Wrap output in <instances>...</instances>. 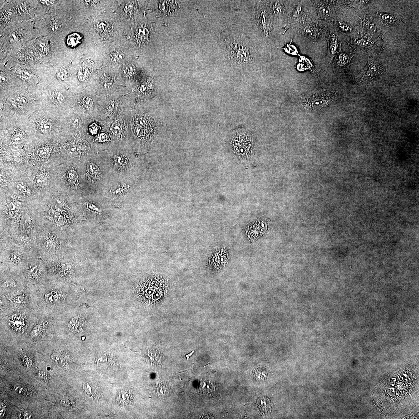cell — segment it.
Here are the masks:
<instances>
[{
	"instance_id": "cell-14",
	"label": "cell",
	"mask_w": 419,
	"mask_h": 419,
	"mask_svg": "<svg viewBox=\"0 0 419 419\" xmlns=\"http://www.w3.org/2000/svg\"><path fill=\"white\" fill-rule=\"evenodd\" d=\"M353 55L351 53H345L339 50L336 59V65L340 67L347 66L350 63Z\"/></svg>"
},
{
	"instance_id": "cell-38",
	"label": "cell",
	"mask_w": 419,
	"mask_h": 419,
	"mask_svg": "<svg viewBox=\"0 0 419 419\" xmlns=\"http://www.w3.org/2000/svg\"><path fill=\"white\" fill-rule=\"evenodd\" d=\"M12 140L13 143L16 144L21 143L22 140L21 136L19 134H17V135L14 136Z\"/></svg>"
},
{
	"instance_id": "cell-25",
	"label": "cell",
	"mask_w": 419,
	"mask_h": 419,
	"mask_svg": "<svg viewBox=\"0 0 419 419\" xmlns=\"http://www.w3.org/2000/svg\"><path fill=\"white\" fill-rule=\"evenodd\" d=\"M111 129L113 135L118 136L120 135L122 131V126L120 122L117 121L112 125Z\"/></svg>"
},
{
	"instance_id": "cell-54",
	"label": "cell",
	"mask_w": 419,
	"mask_h": 419,
	"mask_svg": "<svg viewBox=\"0 0 419 419\" xmlns=\"http://www.w3.org/2000/svg\"><path fill=\"white\" fill-rule=\"evenodd\" d=\"M406 381H407V379H406Z\"/></svg>"
},
{
	"instance_id": "cell-37",
	"label": "cell",
	"mask_w": 419,
	"mask_h": 419,
	"mask_svg": "<svg viewBox=\"0 0 419 419\" xmlns=\"http://www.w3.org/2000/svg\"><path fill=\"white\" fill-rule=\"evenodd\" d=\"M17 189L20 192H23L26 189V186L25 183L23 182H20L17 183L16 185Z\"/></svg>"
},
{
	"instance_id": "cell-12",
	"label": "cell",
	"mask_w": 419,
	"mask_h": 419,
	"mask_svg": "<svg viewBox=\"0 0 419 419\" xmlns=\"http://www.w3.org/2000/svg\"><path fill=\"white\" fill-rule=\"evenodd\" d=\"M331 1H321L317 6V11L319 17L322 19H328L331 17L333 12Z\"/></svg>"
},
{
	"instance_id": "cell-2",
	"label": "cell",
	"mask_w": 419,
	"mask_h": 419,
	"mask_svg": "<svg viewBox=\"0 0 419 419\" xmlns=\"http://www.w3.org/2000/svg\"><path fill=\"white\" fill-rule=\"evenodd\" d=\"M61 234L48 227H39L35 236L33 250L45 261L65 255Z\"/></svg>"
},
{
	"instance_id": "cell-50",
	"label": "cell",
	"mask_w": 419,
	"mask_h": 419,
	"mask_svg": "<svg viewBox=\"0 0 419 419\" xmlns=\"http://www.w3.org/2000/svg\"><path fill=\"white\" fill-rule=\"evenodd\" d=\"M403 375H404V377H407V374H403Z\"/></svg>"
},
{
	"instance_id": "cell-1",
	"label": "cell",
	"mask_w": 419,
	"mask_h": 419,
	"mask_svg": "<svg viewBox=\"0 0 419 419\" xmlns=\"http://www.w3.org/2000/svg\"><path fill=\"white\" fill-rule=\"evenodd\" d=\"M68 284L48 280L34 290L36 310L39 314L56 317L65 310L69 295Z\"/></svg>"
},
{
	"instance_id": "cell-41",
	"label": "cell",
	"mask_w": 419,
	"mask_h": 419,
	"mask_svg": "<svg viewBox=\"0 0 419 419\" xmlns=\"http://www.w3.org/2000/svg\"><path fill=\"white\" fill-rule=\"evenodd\" d=\"M56 97L58 102H60V103H62V102H64V97L61 93H60V92L56 93Z\"/></svg>"
},
{
	"instance_id": "cell-42",
	"label": "cell",
	"mask_w": 419,
	"mask_h": 419,
	"mask_svg": "<svg viewBox=\"0 0 419 419\" xmlns=\"http://www.w3.org/2000/svg\"><path fill=\"white\" fill-rule=\"evenodd\" d=\"M51 357L52 359H53L55 361L57 362V363H59V362H60L61 361V357L60 356V355H58L57 354H53V355H52Z\"/></svg>"
},
{
	"instance_id": "cell-27",
	"label": "cell",
	"mask_w": 419,
	"mask_h": 419,
	"mask_svg": "<svg viewBox=\"0 0 419 419\" xmlns=\"http://www.w3.org/2000/svg\"><path fill=\"white\" fill-rule=\"evenodd\" d=\"M337 26L343 32L349 33L352 31V28L348 23L341 21H338L336 23Z\"/></svg>"
},
{
	"instance_id": "cell-52",
	"label": "cell",
	"mask_w": 419,
	"mask_h": 419,
	"mask_svg": "<svg viewBox=\"0 0 419 419\" xmlns=\"http://www.w3.org/2000/svg\"><path fill=\"white\" fill-rule=\"evenodd\" d=\"M394 392H395V390H393V393H394Z\"/></svg>"
},
{
	"instance_id": "cell-15",
	"label": "cell",
	"mask_w": 419,
	"mask_h": 419,
	"mask_svg": "<svg viewBox=\"0 0 419 419\" xmlns=\"http://www.w3.org/2000/svg\"><path fill=\"white\" fill-rule=\"evenodd\" d=\"M149 34V32L147 28L141 27L136 30L135 38L139 43L143 44L148 40Z\"/></svg>"
},
{
	"instance_id": "cell-44",
	"label": "cell",
	"mask_w": 419,
	"mask_h": 419,
	"mask_svg": "<svg viewBox=\"0 0 419 419\" xmlns=\"http://www.w3.org/2000/svg\"><path fill=\"white\" fill-rule=\"evenodd\" d=\"M57 75L58 77L61 79L63 80L65 78L66 74L65 73L64 70H61L60 69V70L58 71L57 73Z\"/></svg>"
},
{
	"instance_id": "cell-39",
	"label": "cell",
	"mask_w": 419,
	"mask_h": 419,
	"mask_svg": "<svg viewBox=\"0 0 419 419\" xmlns=\"http://www.w3.org/2000/svg\"><path fill=\"white\" fill-rule=\"evenodd\" d=\"M70 122L74 127H77L79 126V121L78 118H77L76 117H74L71 119Z\"/></svg>"
},
{
	"instance_id": "cell-48",
	"label": "cell",
	"mask_w": 419,
	"mask_h": 419,
	"mask_svg": "<svg viewBox=\"0 0 419 419\" xmlns=\"http://www.w3.org/2000/svg\"><path fill=\"white\" fill-rule=\"evenodd\" d=\"M6 409L5 407L1 406V418L4 416L5 413Z\"/></svg>"
},
{
	"instance_id": "cell-9",
	"label": "cell",
	"mask_w": 419,
	"mask_h": 419,
	"mask_svg": "<svg viewBox=\"0 0 419 419\" xmlns=\"http://www.w3.org/2000/svg\"><path fill=\"white\" fill-rule=\"evenodd\" d=\"M302 26V34L308 38L314 41L320 37L321 30L317 24L310 21H303Z\"/></svg>"
},
{
	"instance_id": "cell-35",
	"label": "cell",
	"mask_w": 419,
	"mask_h": 419,
	"mask_svg": "<svg viewBox=\"0 0 419 419\" xmlns=\"http://www.w3.org/2000/svg\"><path fill=\"white\" fill-rule=\"evenodd\" d=\"M66 176H67L68 179L72 181H76L78 178V174L74 170H69Z\"/></svg>"
},
{
	"instance_id": "cell-31",
	"label": "cell",
	"mask_w": 419,
	"mask_h": 419,
	"mask_svg": "<svg viewBox=\"0 0 419 419\" xmlns=\"http://www.w3.org/2000/svg\"><path fill=\"white\" fill-rule=\"evenodd\" d=\"M40 129L43 133L44 134H48L51 131L52 125L49 121H45V122L42 123L41 125Z\"/></svg>"
},
{
	"instance_id": "cell-43",
	"label": "cell",
	"mask_w": 419,
	"mask_h": 419,
	"mask_svg": "<svg viewBox=\"0 0 419 419\" xmlns=\"http://www.w3.org/2000/svg\"><path fill=\"white\" fill-rule=\"evenodd\" d=\"M115 163L117 164L116 165L118 166L122 165L123 162L124 163L122 162V161H124V160L122 159V158L120 156H115Z\"/></svg>"
},
{
	"instance_id": "cell-29",
	"label": "cell",
	"mask_w": 419,
	"mask_h": 419,
	"mask_svg": "<svg viewBox=\"0 0 419 419\" xmlns=\"http://www.w3.org/2000/svg\"><path fill=\"white\" fill-rule=\"evenodd\" d=\"M35 181L37 185L44 186L47 184V179L45 175H39L36 177Z\"/></svg>"
},
{
	"instance_id": "cell-13",
	"label": "cell",
	"mask_w": 419,
	"mask_h": 419,
	"mask_svg": "<svg viewBox=\"0 0 419 419\" xmlns=\"http://www.w3.org/2000/svg\"><path fill=\"white\" fill-rule=\"evenodd\" d=\"M329 50L332 57H333L338 51L339 42L336 33L332 31L328 38Z\"/></svg>"
},
{
	"instance_id": "cell-11",
	"label": "cell",
	"mask_w": 419,
	"mask_h": 419,
	"mask_svg": "<svg viewBox=\"0 0 419 419\" xmlns=\"http://www.w3.org/2000/svg\"><path fill=\"white\" fill-rule=\"evenodd\" d=\"M259 25L262 34L265 38L269 37L271 32V24L268 14L262 11L259 16Z\"/></svg>"
},
{
	"instance_id": "cell-45",
	"label": "cell",
	"mask_w": 419,
	"mask_h": 419,
	"mask_svg": "<svg viewBox=\"0 0 419 419\" xmlns=\"http://www.w3.org/2000/svg\"><path fill=\"white\" fill-rule=\"evenodd\" d=\"M40 2L41 3H42V4L44 5L50 6V5H52V4H54L56 1H43V0L42 1V0H41V1H40Z\"/></svg>"
},
{
	"instance_id": "cell-17",
	"label": "cell",
	"mask_w": 419,
	"mask_h": 419,
	"mask_svg": "<svg viewBox=\"0 0 419 419\" xmlns=\"http://www.w3.org/2000/svg\"><path fill=\"white\" fill-rule=\"evenodd\" d=\"M83 39V36L81 34L78 33H74L68 36L66 40V44L70 47H75L81 43Z\"/></svg>"
},
{
	"instance_id": "cell-24",
	"label": "cell",
	"mask_w": 419,
	"mask_h": 419,
	"mask_svg": "<svg viewBox=\"0 0 419 419\" xmlns=\"http://www.w3.org/2000/svg\"><path fill=\"white\" fill-rule=\"evenodd\" d=\"M124 54L120 51H115L113 52L110 55L111 61L113 63L119 62L122 61L124 58Z\"/></svg>"
},
{
	"instance_id": "cell-4",
	"label": "cell",
	"mask_w": 419,
	"mask_h": 419,
	"mask_svg": "<svg viewBox=\"0 0 419 419\" xmlns=\"http://www.w3.org/2000/svg\"><path fill=\"white\" fill-rule=\"evenodd\" d=\"M27 287L36 290L48 280L45 261L34 252L21 274Z\"/></svg>"
},
{
	"instance_id": "cell-8",
	"label": "cell",
	"mask_w": 419,
	"mask_h": 419,
	"mask_svg": "<svg viewBox=\"0 0 419 419\" xmlns=\"http://www.w3.org/2000/svg\"><path fill=\"white\" fill-rule=\"evenodd\" d=\"M383 65L372 63L368 64L363 70L362 78L365 80H371L377 78L385 70Z\"/></svg>"
},
{
	"instance_id": "cell-5",
	"label": "cell",
	"mask_w": 419,
	"mask_h": 419,
	"mask_svg": "<svg viewBox=\"0 0 419 419\" xmlns=\"http://www.w3.org/2000/svg\"><path fill=\"white\" fill-rule=\"evenodd\" d=\"M28 309L36 310L34 290L28 287L13 293L1 295V311Z\"/></svg>"
},
{
	"instance_id": "cell-47",
	"label": "cell",
	"mask_w": 419,
	"mask_h": 419,
	"mask_svg": "<svg viewBox=\"0 0 419 419\" xmlns=\"http://www.w3.org/2000/svg\"><path fill=\"white\" fill-rule=\"evenodd\" d=\"M27 103V100L26 98L24 97L21 98V104L22 105L25 106L26 105Z\"/></svg>"
},
{
	"instance_id": "cell-51",
	"label": "cell",
	"mask_w": 419,
	"mask_h": 419,
	"mask_svg": "<svg viewBox=\"0 0 419 419\" xmlns=\"http://www.w3.org/2000/svg\"><path fill=\"white\" fill-rule=\"evenodd\" d=\"M391 385H392V387H393V386H394V384H391Z\"/></svg>"
},
{
	"instance_id": "cell-26",
	"label": "cell",
	"mask_w": 419,
	"mask_h": 419,
	"mask_svg": "<svg viewBox=\"0 0 419 419\" xmlns=\"http://www.w3.org/2000/svg\"><path fill=\"white\" fill-rule=\"evenodd\" d=\"M272 6V10L274 14L278 16H280L283 13L284 9L283 8V6L279 2H276L273 4Z\"/></svg>"
},
{
	"instance_id": "cell-49",
	"label": "cell",
	"mask_w": 419,
	"mask_h": 419,
	"mask_svg": "<svg viewBox=\"0 0 419 419\" xmlns=\"http://www.w3.org/2000/svg\"><path fill=\"white\" fill-rule=\"evenodd\" d=\"M15 102L18 104H21V98L17 97L15 99Z\"/></svg>"
},
{
	"instance_id": "cell-40",
	"label": "cell",
	"mask_w": 419,
	"mask_h": 419,
	"mask_svg": "<svg viewBox=\"0 0 419 419\" xmlns=\"http://www.w3.org/2000/svg\"><path fill=\"white\" fill-rule=\"evenodd\" d=\"M133 9V4L131 2L126 3L124 7V10L126 12H129Z\"/></svg>"
},
{
	"instance_id": "cell-36",
	"label": "cell",
	"mask_w": 419,
	"mask_h": 419,
	"mask_svg": "<svg viewBox=\"0 0 419 419\" xmlns=\"http://www.w3.org/2000/svg\"><path fill=\"white\" fill-rule=\"evenodd\" d=\"M58 28L59 26L58 23L55 21L51 22L49 26V29L51 32H55V31H57Z\"/></svg>"
},
{
	"instance_id": "cell-7",
	"label": "cell",
	"mask_w": 419,
	"mask_h": 419,
	"mask_svg": "<svg viewBox=\"0 0 419 419\" xmlns=\"http://www.w3.org/2000/svg\"><path fill=\"white\" fill-rule=\"evenodd\" d=\"M228 45L231 59L234 62L239 64H245L251 61L249 49L242 42L231 40L228 42Z\"/></svg>"
},
{
	"instance_id": "cell-16",
	"label": "cell",
	"mask_w": 419,
	"mask_h": 419,
	"mask_svg": "<svg viewBox=\"0 0 419 419\" xmlns=\"http://www.w3.org/2000/svg\"><path fill=\"white\" fill-rule=\"evenodd\" d=\"M304 8L302 4H298L293 9L291 16L290 20L292 24L296 23V22L301 19L304 14Z\"/></svg>"
},
{
	"instance_id": "cell-33",
	"label": "cell",
	"mask_w": 419,
	"mask_h": 419,
	"mask_svg": "<svg viewBox=\"0 0 419 419\" xmlns=\"http://www.w3.org/2000/svg\"><path fill=\"white\" fill-rule=\"evenodd\" d=\"M37 154L41 158L47 159L50 157V153L48 150L44 148H40L38 150Z\"/></svg>"
},
{
	"instance_id": "cell-21",
	"label": "cell",
	"mask_w": 419,
	"mask_h": 419,
	"mask_svg": "<svg viewBox=\"0 0 419 419\" xmlns=\"http://www.w3.org/2000/svg\"><path fill=\"white\" fill-rule=\"evenodd\" d=\"M131 395L127 391H123L120 393L117 398V401L118 404L122 406H126L129 404L131 401Z\"/></svg>"
},
{
	"instance_id": "cell-53",
	"label": "cell",
	"mask_w": 419,
	"mask_h": 419,
	"mask_svg": "<svg viewBox=\"0 0 419 419\" xmlns=\"http://www.w3.org/2000/svg\"><path fill=\"white\" fill-rule=\"evenodd\" d=\"M402 379H404V378H403V377H402Z\"/></svg>"
},
{
	"instance_id": "cell-34",
	"label": "cell",
	"mask_w": 419,
	"mask_h": 419,
	"mask_svg": "<svg viewBox=\"0 0 419 419\" xmlns=\"http://www.w3.org/2000/svg\"><path fill=\"white\" fill-rule=\"evenodd\" d=\"M83 104L85 108L89 109L93 107V99L89 97H85L83 99Z\"/></svg>"
},
{
	"instance_id": "cell-20",
	"label": "cell",
	"mask_w": 419,
	"mask_h": 419,
	"mask_svg": "<svg viewBox=\"0 0 419 419\" xmlns=\"http://www.w3.org/2000/svg\"><path fill=\"white\" fill-rule=\"evenodd\" d=\"M362 28L369 33H374L377 30V26L374 21L369 19H364L361 23Z\"/></svg>"
},
{
	"instance_id": "cell-22",
	"label": "cell",
	"mask_w": 419,
	"mask_h": 419,
	"mask_svg": "<svg viewBox=\"0 0 419 419\" xmlns=\"http://www.w3.org/2000/svg\"><path fill=\"white\" fill-rule=\"evenodd\" d=\"M281 49H283L286 53L289 54L293 55H298V50H297L296 47L292 43V42L290 44L286 45L285 47Z\"/></svg>"
},
{
	"instance_id": "cell-30",
	"label": "cell",
	"mask_w": 419,
	"mask_h": 419,
	"mask_svg": "<svg viewBox=\"0 0 419 419\" xmlns=\"http://www.w3.org/2000/svg\"><path fill=\"white\" fill-rule=\"evenodd\" d=\"M22 204L19 201H15L11 202L8 206V208L11 212L16 211L21 208Z\"/></svg>"
},
{
	"instance_id": "cell-6",
	"label": "cell",
	"mask_w": 419,
	"mask_h": 419,
	"mask_svg": "<svg viewBox=\"0 0 419 419\" xmlns=\"http://www.w3.org/2000/svg\"><path fill=\"white\" fill-rule=\"evenodd\" d=\"M1 295L19 291L26 288L27 286L21 274L12 272L1 265Z\"/></svg>"
},
{
	"instance_id": "cell-19",
	"label": "cell",
	"mask_w": 419,
	"mask_h": 419,
	"mask_svg": "<svg viewBox=\"0 0 419 419\" xmlns=\"http://www.w3.org/2000/svg\"><path fill=\"white\" fill-rule=\"evenodd\" d=\"M374 42L366 39H356L354 42L353 44L356 48L363 49H368L372 48L374 45Z\"/></svg>"
},
{
	"instance_id": "cell-32",
	"label": "cell",
	"mask_w": 419,
	"mask_h": 419,
	"mask_svg": "<svg viewBox=\"0 0 419 419\" xmlns=\"http://www.w3.org/2000/svg\"><path fill=\"white\" fill-rule=\"evenodd\" d=\"M107 23L105 22L101 21L98 22L96 24L95 28L96 30L99 32H105L107 29Z\"/></svg>"
},
{
	"instance_id": "cell-23",
	"label": "cell",
	"mask_w": 419,
	"mask_h": 419,
	"mask_svg": "<svg viewBox=\"0 0 419 419\" xmlns=\"http://www.w3.org/2000/svg\"><path fill=\"white\" fill-rule=\"evenodd\" d=\"M135 70V67L133 65L129 64L126 65L122 68L121 72L124 76H130L133 75Z\"/></svg>"
},
{
	"instance_id": "cell-46",
	"label": "cell",
	"mask_w": 419,
	"mask_h": 419,
	"mask_svg": "<svg viewBox=\"0 0 419 419\" xmlns=\"http://www.w3.org/2000/svg\"><path fill=\"white\" fill-rule=\"evenodd\" d=\"M107 138V136L105 134L102 133L99 136V140L102 141L105 140Z\"/></svg>"
},
{
	"instance_id": "cell-28",
	"label": "cell",
	"mask_w": 419,
	"mask_h": 419,
	"mask_svg": "<svg viewBox=\"0 0 419 419\" xmlns=\"http://www.w3.org/2000/svg\"><path fill=\"white\" fill-rule=\"evenodd\" d=\"M81 148L79 145H73L69 147L67 151V154L69 157H73L80 152Z\"/></svg>"
},
{
	"instance_id": "cell-3",
	"label": "cell",
	"mask_w": 419,
	"mask_h": 419,
	"mask_svg": "<svg viewBox=\"0 0 419 419\" xmlns=\"http://www.w3.org/2000/svg\"><path fill=\"white\" fill-rule=\"evenodd\" d=\"M1 242V265L21 274L34 251L21 247L10 239H2Z\"/></svg>"
},
{
	"instance_id": "cell-10",
	"label": "cell",
	"mask_w": 419,
	"mask_h": 419,
	"mask_svg": "<svg viewBox=\"0 0 419 419\" xmlns=\"http://www.w3.org/2000/svg\"><path fill=\"white\" fill-rule=\"evenodd\" d=\"M377 15L381 23L387 26L398 25L403 21L402 17L397 14L377 12Z\"/></svg>"
},
{
	"instance_id": "cell-18",
	"label": "cell",
	"mask_w": 419,
	"mask_h": 419,
	"mask_svg": "<svg viewBox=\"0 0 419 419\" xmlns=\"http://www.w3.org/2000/svg\"><path fill=\"white\" fill-rule=\"evenodd\" d=\"M163 357L162 353L159 351L150 352L147 355V360L152 364H161L163 360Z\"/></svg>"
}]
</instances>
